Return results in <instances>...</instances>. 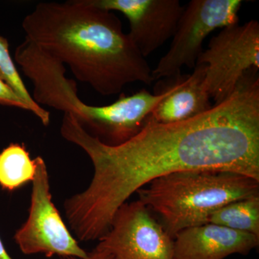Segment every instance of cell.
<instances>
[{"mask_svg":"<svg viewBox=\"0 0 259 259\" xmlns=\"http://www.w3.org/2000/svg\"><path fill=\"white\" fill-rule=\"evenodd\" d=\"M60 132L94 168L88 188L65 201L68 223L79 241L99 240L127 199L159 177L211 169L259 181V78L245 75L231 96L208 111L182 122H147L117 146L102 144L69 113H64Z\"/></svg>","mask_w":259,"mask_h":259,"instance_id":"1","label":"cell"},{"mask_svg":"<svg viewBox=\"0 0 259 259\" xmlns=\"http://www.w3.org/2000/svg\"><path fill=\"white\" fill-rule=\"evenodd\" d=\"M22 28L25 38L68 65L76 79L102 96L117 95L128 83L153 81L120 18L91 0L39 3Z\"/></svg>","mask_w":259,"mask_h":259,"instance_id":"2","label":"cell"},{"mask_svg":"<svg viewBox=\"0 0 259 259\" xmlns=\"http://www.w3.org/2000/svg\"><path fill=\"white\" fill-rule=\"evenodd\" d=\"M147 185L136 192L139 200L157 213L173 238L187 228L209 223L211 214L230 202L259 196L258 180L223 170L175 172Z\"/></svg>","mask_w":259,"mask_h":259,"instance_id":"3","label":"cell"},{"mask_svg":"<svg viewBox=\"0 0 259 259\" xmlns=\"http://www.w3.org/2000/svg\"><path fill=\"white\" fill-rule=\"evenodd\" d=\"M196 65L205 66L206 88L215 105L226 100L248 71L259 69L258 22L223 28L209 40Z\"/></svg>","mask_w":259,"mask_h":259,"instance_id":"4","label":"cell"},{"mask_svg":"<svg viewBox=\"0 0 259 259\" xmlns=\"http://www.w3.org/2000/svg\"><path fill=\"white\" fill-rule=\"evenodd\" d=\"M241 0H192L181 15L169 50L152 71L153 79L181 74L187 66L194 69L204 40L211 32L238 23Z\"/></svg>","mask_w":259,"mask_h":259,"instance_id":"5","label":"cell"},{"mask_svg":"<svg viewBox=\"0 0 259 259\" xmlns=\"http://www.w3.org/2000/svg\"><path fill=\"white\" fill-rule=\"evenodd\" d=\"M35 160L28 218L15 233V242L24 254L85 258L88 252L71 234L52 202L46 162L40 156Z\"/></svg>","mask_w":259,"mask_h":259,"instance_id":"6","label":"cell"},{"mask_svg":"<svg viewBox=\"0 0 259 259\" xmlns=\"http://www.w3.org/2000/svg\"><path fill=\"white\" fill-rule=\"evenodd\" d=\"M99 241L116 259H175L174 238L139 199L117 209Z\"/></svg>","mask_w":259,"mask_h":259,"instance_id":"7","label":"cell"},{"mask_svg":"<svg viewBox=\"0 0 259 259\" xmlns=\"http://www.w3.org/2000/svg\"><path fill=\"white\" fill-rule=\"evenodd\" d=\"M97 8L122 13L128 35L144 58L173 37L184 8L178 0H91Z\"/></svg>","mask_w":259,"mask_h":259,"instance_id":"8","label":"cell"},{"mask_svg":"<svg viewBox=\"0 0 259 259\" xmlns=\"http://www.w3.org/2000/svg\"><path fill=\"white\" fill-rule=\"evenodd\" d=\"M174 241L175 259H225L248 255L259 245L254 235L209 223L181 231Z\"/></svg>","mask_w":259,"mask_h":259,"instance_id":"9","label":"cell"},{"mask_svg":"<svg viewBox=\"0 0 259 259\" xmlns=\"http://www.w3.org/2000/svg\"><path fill=\"white\" fill-rule=\"evenodd\" d=\"M205 74L204 65H196L192 74L167 78L169 93L153 109L147 122H182L208 111L212 106L206 88Z\"/></svg>","mask_w":259,"mask_h":259,"instance_id":"10","label":"cell"},{"mask_svg":"<svg viewBox=\"0 0 259 259\" xmlns=\"http://www.w3.org/2000/svg\"><path fill=\"white\" fill-rule=\"evenodd\" d=\"M36 170V160L32 159L25 145L11 144L0 152V187L18 190L32 182Z\"/></svg>","mask_w":259,"mask_h":259,"instance_id":"11","label":"cell"},{"mask_svg":"<svg viewBox=\"0 0 259 259\" xmlns=\"http://www.w3.org/2000/svg\"><path fill=\"white\" fill-rule=\"evenodd\" d=\"M209 223L259 238V196L234 201L212 213Z\"/></svg>","mask_w":259,"mask_h":259,"instance_id":"12","label":"cell"},{"mask_svg":"<svg viewBox=\"0 0 259 259\" xmlns=\"http://www.w3.org/2000/svg\"><path fill=\"white\" fill-rule=\"evenodd\" d=\"M0 79L18 94L26 102L32 110V113L41 121L44 125L50 124V112L39 105L29 93L18 69L15 67L14 61L10 54L9 42L6 37L0 35Z\"/></svg>","mask_w":259,"mask_h":259,"instance_id":"13","label":"cell"},{"mask_svg":"<svg viewBox=\"0 0 259 259\" xmlns=\"http://www.w3.org/2000/svg\"><path fill=\"white\" fill-rule=\"evenodd\" d=\"M0 105L17 107L32 112L28 104L2 79H0Z\"/></svg>","mask_w":259,"mask_h":259,"instance_id":"14","label":"cell"},{"mask_svg":"<svg viewBox=\"0 0 259 259\" xmlns=\"http://www.w3.org/2000/svg\"><path fill=\"white\" fill-rule=\"evenodd\" d=\"M61 259H116L115 257L107 250L95 247L91 252H88V255L85 258H80L76 257H67Z\"/></svg>","mask_w":259,"mask_h":259,"instance_id":"15","label":"cell"},{"mask_svg":"<svg viewBox=\"0 0 259 259\" xmlns=\"http://www.w3.org/2000/svg\"><path fill=\"white\" fill-rule=\"evenodd\" d=\"M0 259H13L11 258V256L8 254L6 249H5L1 238H0Z\"/></svg>","mask_w":259,"mask_h":259,"instance_id":"16","label":"cell"}]
</instances>
